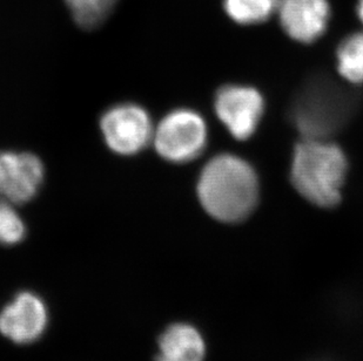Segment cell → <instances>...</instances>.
<instances>
[{"label":"cell","mask_w":363,"mask_h":361,"mask_svg":"<svg viewBox=\"0 0 363 361\" xmlns=\"http://www.w3.org/2000/svg\"><path fill=\"white\" fill-rule=\"evenodd\" d=\"M200 203L213 218L238 223L253 212L259 200V180L240 157L221 154L206 164L198 182Z\"/></svg>","instance_id":"6da1fadb"},{"label":"cell","mask_w":363,"mask_h":361,"mask_svg":"<svg viewBox=\"0 0 363 361\" xmlns=\"http://www.w3.org/2000/svg\"><path fill=\"white\" fill-rule=\"evenodd\" d=\"M347 169L346 155L339 146L305 139L295 147L291 183L313 205L334 208L342 198Z\"/></svg>","instance_id":"7a4b0ae2"},{"label":"cell","mask_w":363,"mask_h":361,"mask_svg":"<svg viewBox=\"0 0 363 361\" xmlns=\"http://www.w3.org/2000/svg\"><path fill=\"white\" fill-rule=\"evenodd\" d=\"M357 103V92L319 76L295 98L291 119L306 140L325 141L346 125Z\"/></svg>","instance_id":"3957f363"},{"label":"cell","mask_w":363,"mask_h":361,"mask_svg":"<svg viewBox=\"0 0 363 361\" xmlns=\"http://www.w3.org/2000/svg\"><path fill=\"white\" fill-rule=\"evenodd\" d=\"M157 153L169 162L185 164L199 156L207 144V126L199 113L177 109L168 113L155 130Z\"/></svg>","instance_id":"277c9868"},{"label":"cell","mask_w":363,"mask_h":361,"mask_svg":"<svg viewBox=\"0 0 363 361\" xmlns=\"http://www.w3.org/2000/svg\"><path fill=\"white\" fill-rule=\"evenodd\" d=\"M100 127L110 149L126 156L145 149L155 134L148 113L134 103H123L108 109L101 116Z\"/></svg>","instance_id":"5b68a950"},{"label":"cell","mask_w":363,"mask_h":361,"mask_svg":"<svg viewBox=\"0 0 363 361\" xmlns=\"http://www.w3.org/2000/svg\"><path fill=\"white\" fill-rule=\"evenodd\" d=\"M264 99L253 87L230 85L216 93V115L238 140L250 139L264 114Z\"/></svg>","instance_id":"8992f818"},{"label":"cell","mask_w":363,"mask_h":361,"mask_svg":"<svg viewBox=\"0 0 363 361\" xmlns=\"http://www.w3.org/2000/svg\"><path fill=\"white\" fill-rule=\"evenodd\" d=\"M44 164L30 153H0V197L13 205L31 201L44 182Z\"/></svg>","instance_id":"52a82bcc"},{"label":"cell","mask_w":363,"mask_h":361,"mask_svg":"<svg viewBox=\"0 0 363 361\" xmlns=\"http://www.w3.org/2000/svg\"><path fill=\"white\" fill-rule=\"evenodd\" d=\"M48 311L38 296L19 293L0 314V332L17 344H30L44 333Z\"/></svg>","instance_id":"ba28073f"},{"label":"cell","mask_w":363,"mask_h":361,"mask_svg":"<svg viewBox=\"0 0 363 361\" xmlns=\"http://www.w3.org/2000/svg\"><path fill=\"white\" fill-rule=\"evenodd\" d=\"M277 12L284 31L303 44L318 40L330 18L328 0H279Z\"/></svg>","instance_id":"9c48e42d"},{"label":"cell","mask_w":363,"mask_h":361,"mask_svg":"<svg viewBox=\"0 0 363 361\" xmlns=\"http://www.w3.org/2000/svg\"><path fill=\"white\" fill-rule=\"evenodd\" d=\"M206 345L199 331L192 325L173 324L159 339L155 361H203Z\"/></svg>","instance_id":"30bf717a"},{"label":"cell","mask_w":363,"mask_h":361,"mask_svg":"<svg viewBox=\"0 0 363 361\" xmlns=\"http://www.w3.org/2000/svg\"><path fill=\"white\" fill-rule=\"evenodd\" d=\"M337 69L350 84H363V32L347 37L337 48Z\"/></svg>","instance_id":"8fae6325"},{"label":"cell","mask_w":363,"mask_h":361,"mask_svg":"<svg viewBox=\"0 0 363 361\" xmlns=\"http://www.w3.org/2000/svg\"><path fill=\"white\" fill-rule=\"evenodd\" d=\"M279 0H223L226 13L241 25L260 24L278 10Z\"/></svg>","instance_id":"7c38bea8"},{"label":"cell","mask_w":363,"mask_h":361,"mask_svg":"<svg viewBox=\"0 0 363 361\" xmlns=\"http://www.w3.org/2000/svg\"><path fill=\"white\" fill-rule=\"evenodd\" d=\"M65 3L80 28L93 30L106 21L118 0H65Z\"/></svg>","instance_id":"4fadbf2b"},{"label":"cell","mask_w":363,"mask_h":361,"mask_svg":"<svg viewBox=\"0 0 363 361\" xmlns=\"http://www.w3.org/2000/svg\"><path fill=\"white\" fill-rule=\"evenodd\" d=\"M25 237V224L13 203L0 197V244L14 246Z\"/></svg>","instance_id":"5bb4252c"},{"label":"cell","mask_w":363,"mask_h":361,"mask_svg":"<svg viewBox=\"0 0 363 361\" xmlns=\"http://www.w3.org/2000/svg\"><path fill=\"white\" fill-rule=\"evenodd\" d=\"M357 13L363 24V0H357Z\"/></svg>","instance_id":"9a60e30c"}]
</instances>
